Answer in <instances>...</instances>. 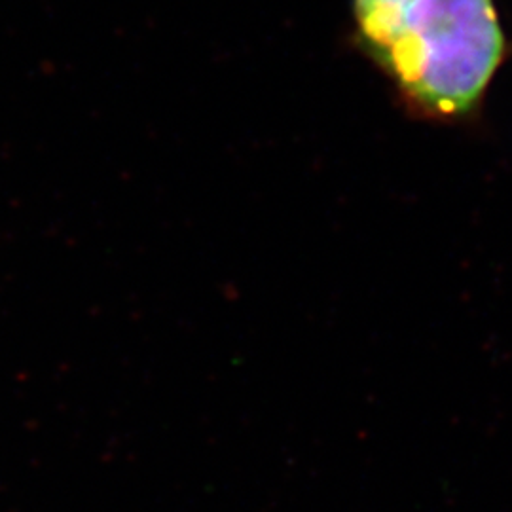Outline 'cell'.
Wrapping results in <instances>:
<instances>
[{
  "instance_id": "1",
  "label": "cell",
  "mask_w": 512,
  "mask_h": 512,
  "mask_svg": "<svg viewBox=\"0 0 512 512\" xmlns=\"http://www.w3.org/2000/svg\"><path fill=\"white\" fill-rule=\"evenodd\" d=\"M351 10L359 48L427 120L473 116L509 54L494 0H353Z\"/></svg>"
}]
</instances>
